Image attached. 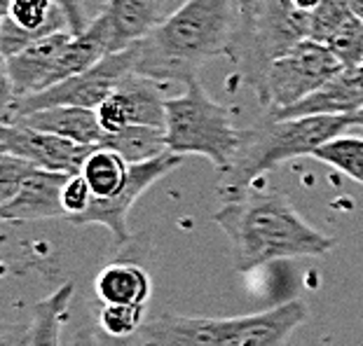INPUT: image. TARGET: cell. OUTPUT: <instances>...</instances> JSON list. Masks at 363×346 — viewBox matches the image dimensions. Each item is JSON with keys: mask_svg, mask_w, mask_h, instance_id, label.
Instances as JSON below:
<instances>
[{"mask_svg": "<svg viewBox=\"0 0 363 346\" xmlns=\"http://www.w3.org/2000/svg\"><path fill=\"white\" fill-rule=\"evenodd\" d=\"M213 220L233 243L235 269L242 274L277 260L316 258L335 248L333 236L310 225L277 190H246L225 199Z\"/></svg>", "mask_w": 363, "mask_h": 346, "instance_id": "obj_1", "label": "cell"}, {"mask_svg": "<svg viewBox=\"0 0 363 346\" xmlns=\"http://www.w3.org/2000/svg\"><path fill=\"white\" fill-rule=\"evenodd\" d=\"M237 17L239 0H185L136 42V73L160 84L195 82L206 61L230 57Z\"/></svg>", "mask_w": 363, "mask_h": 346, "instance_id": "obj_2", "label": "cell"}, {"mask_svg": "<svg viewBox=\"0 0 363 346\" xmlns=\"http://www.w3.org/2000/svg\"><path fill=\"white\" fill-rule=\"evenodd\" d=\"M361 115H310V117L262 120L260 125L244 129L242 150L235 164L220 175V195L233 199L244 195L269 168L289 159L314 155L330 138L361 127Z\"/></svg>", "mask_w": 363, "mask_h": 346, "instance_id": "obj_3", "label": "cell"}, {"mask_svg": "<svg viewBox=\"0 0 363 346\" xmlns=\"http://www.w3.org/2000/svg\"><path fill=\"white\" fill-rule=\"evenodd\" d=\"M307 318L310 309L303 299L230 318L164 313L145 323L141 340L143 346H286Z\"/></svg>", "mask_w": 363, "mask_h": 346, "instance_id": "obj_4", "label": "cell"}, {"mask_svg": "<svg viewBox=\"0 0 363 346\" xmlns=\"http://www.w3.org/2000/svg\"><path fill=\"white\" fill-rule=\"evenodd\" d=\"M321 0H239L230 61L256 91L274 59L310 40L312 14Z\"/></svg>", "mask_w": 363, "mask_h": 346, "instance_id": "obj_5", "label": "cell"}, {"mask_svg": "<svg viewBox=\"0 0 363 346\" xmlns=\"http://www.w3.org/2000/svg\"><path fill=\"white\" fill-rule=\"evenodd\" d=\"M164 129L169 152L206 157L220 175L235 164L244 143V129L235 127L233 110L216 103L199 80L185 84L183 94L167 98Z\"/></svg>", "mask_w": 363, "mask_h": 346, "instance_id": "obj_6", "label": "cell"}, {"mask_svg": "<svg viewBox=\"0 0 363 346\" xmlns=\"http://www.w3.org/2000/svg\"><path fill=\"white\" fill-rule=\"evenodd\" d=\"M342 71L345 66L326 45L303 40L272 61L256 96L269 113L284 110L305 101Z\"/></svg>", "mask_w": 363, "mask_h": 346, "instance_id": "obj_7", "label": "cell"}, {"mask_svg": "<svg viewBox=\"0 0 363 346\" xmlns=\"http://www.w3.org/2000/svg\"><path fill=\"white\" fill-rule=\"evenodd\" d=\"M134 71H136V45L129 50L108 54L94 68L75 75V78H68L45 91L19 98V101H12L10 105L3 108V122H12L17 117H24L28 113L45 110V108H59V105L96 110L113 94V89Z\"/></svg>", "mask_w": 363, "mask_h": 346, "instance_id": "obj_8", "label": "cell"}, {"mask_svg": "<svg viewBox=\"0 0 363 346\" xmlns=\"http://www.w3.org/2000/svg\"><path fill=\"white\" fill-rule=\"evenodd\" d=\"M183 164V155L176 152H167L157 159L143 161V164H131L129 166V178L125 183L118 195L108 197V199H91L89 209L71 218L73 225H104L111 232L113 241L122 246L131 239L129 225H127V215L131 211V206L138 202V197L145 190H150L157 180H162L164 175H169L174 168H179Z\"/></svg>", "mask_w": 363, "mask_h": 346, "instance_id": "obj_9", "label": "cell"}, {"mask_svg": "<svg viewBox=\"0 0 363 346\" xmlns=\"http://www.w3.org/2000/svg\"><path fill=\"white\" fill-rule=\"evenodd\" d=\"M91 152L94 145H82L64 136L45 134L21 125H3L0 129V155L26 159L45 171L75 175L82 171Z\"/></svg>", "mask_w": 363, "mask_h": 346, "instance_id": "obj_10", "label": "cell"}, {"mask_svg": "<svg viewBox=\"0 0 363 346\" xmlns=\"http://www.w3.org/2000/svg\"><path fill=\"white\" fill-rule=\"evenodd\" d=\"M99 122L106 134L120 132L127 127H164L167 125V98L160 82L141 73H129L113 94L96 108Z\"/></svg>", "mask_w": 363, "mask_h": 346, "instance_id": "obj_11", "label": "cell"}, {"mask_svg": "<svg viewBox=\"0 0 363 346\" xmlns=\"http://www.w3.org/2000/svg\"><path fill=\"white\" fill-rule=\"evenodd\" d=\"M71 30L52 33L43 40L33 42L30 47L21 50L12 57H5V98L3 108L12 101L38 94L52 87L54 71H57L61 52L71 42Z\"/></svg>", "mask_w": 363, "mask_h": 346, "instance_id": "obj_12", "label": "cell"}, {"mask_svg": "<svg viewBox=\"0 0 363 346\" xmlns=\"http://www.w3.org/2000/svg\"><path fill=\"white\" fill-rule=\"evenodd\" d=\"M61 30H71V24L57 0H3V21H0L3 59Z\"/></svg>", "mask_w": 363, "mask_h": 346, "instance_id": "obj_13", "label": "cell"}, {"mask_svg": "<svg viewBox=\"0 0 363 346\" xmlns=\"http://www.w3.org/2000/svg\"><path fill=\"white\" fill-rule=\"evenodd\" d=\"M71 175L33 168L12 199L0 204V218L5 222H33L50 218H66L64 188Z\"/></svg>", "mask_w": 363, "mask_h": 346, "instance_id": "obj_14", "label": "cell"}, {"mask_svg": "<svg viewBox=\"0 0 363 346\" xmlns=\"http://www.w3.org/2000/svg\"><path fill=\"white\" fill-rule=\"evenodd\" d=\"M111 54L134 47L167 19V0H106Z\"/></svg>", "mask_w": 363, "mask_h": 346, "instance_id": "obj_15", "label": "cell"}, {"mask_svg": "<svg viewBox=\"0 0 363 346\" xmlns=\"http://www.w3.org/2000/svg\"><path fill=\"white\" fill-rule=\"evenodd\" d=\"M267 115L277 120L310 117V115H363V71L345 68L305 101Z\"/></svg>", "mask_w": 363, "mask_h": 346, "instance_id": "obj_16", "label": "cell"}, {"mask_svg": "<svg viewBox=\"0 0 363 346\" xmlns=\"http://www.w3.org/2000/svg\"><path fill=\"white\" fill-rule=\"evenodd\" d=\"M3 125H21L38 132L64 136L68 141L82 143V145H101L106 138V129L99 122L96 110L89 108H73V105H59V108H45V110L28 113L24 117H17Z\"/></svg>", "mask_w": 363, "mask_h": 346, "instance_id": "obj_17", "label": "cell"}, {"mask_svg": "<svg viewBox=\"0 0 363 346\" xmlns=\"http://www.w3.org/2000/svg\"><path fill=\"white\" fill-rule=\"evenodd\" d=\"M94 293L104 304L145 306L152 295V281L141 265L111 263L94 279Z\"/></svg>", "mask_w": 363, "mask_h": 346, "instance_id": "obj_18", "label": "cell"}, {"mask_svg": "<svg viewBox=\"0 0 363 346\" xmlns=\"http://www.w3.org/2000/svg\"><path fill=\"white\" fill-rule=\"evenodd\" d=\"M73 299V286L64 283L52 295L40 299L33 306L24 342L19 346H61V328L68 316V306Z\"/></svg>", "mask_w": 363, "mask_h": 346, "instance_id": "obj_19", "label": "cell"}, {"mask_svg": "<svg viewBox=\"0 0 363 346\" xmlns=\"http://www.w3.org/2000/svg\"><path fill=\"white\" fill-rule=\"evenodd\" d=\"M101 148H108L127 161V164H143V161L157 159L169 152L167 129L164 127H127L120 132L106 134Z\"/></svg>", "mask_w": 363, "mask_h": 346, "instance_id": "obj_20", "label": "cell"}, {"mask_svg": "<svg viewBox=\"0 0 363 346\" xmlns=\"http://www.w3.org/2000/svg\"><path fill=\"white\" fill-rule=\"evenodd\" d=\"M129 166L131 164H127L118 152L96 145L94 152L84 161L80 173L87 180L91 195L96 199H108L125 188V183L129 178Z\"/></svg>", "mask_w": 363, "mask_h": 346, "instance_id": "obj_21", "label": "cell"}, {"mask_svg": "<svg viewBox=\"0 0 363 346\" xmlns=\"http://www.w3.org/2000/svg\"><path fill=\"white\" fill-rule=\"evenodd\" d=\"M312 157L337 168L347 178L357 180L359 185H363V138L347 136V134L335 136V138H330L328 143H323Z\"/></svg>", "mask_w": 363, "mask_h": 346, "instance_id": "obj_22", "label": "cell"}, {"mask_svg": "<svg viewBox=\"0 0 363 346\" xmlns=\"http://www.w3.org/2000/svg\"><path fill=\"white\" fill-rule=\"evenodd\" d=\"M357 19L359 17L352 12L347 0H321V5L316 7V12L312 14L310 40L330 47Z\"/></svg>", "mask_w": 363, "mask_h": 346, "instance_id": "obj_23", "label": "cell"}, {"mask_svg": "<svg viewBox=\"0 0 363 346\" xmlns=\"http://www.w3.org/2000/svg\"><path fill=\"white\" fill-rule=\"evenodd\" d=\"M145 318V306L134 304H104L99 311V328L108 337L115 340H127V337L141 333Z\"/></svg>", "mask_w": 363, "mask_h": 346, "instance_id": "obj_24", "label": "cell"}, {"mask_svg": "<svg viewBox=\"0 0 363 346\" xmlns=\"http://www.w3.org/2000/svg\"><path fill=\"white\" fill-rule=\"evenodd\" d=\"M35 164H30L26 159H19L14 155H0V204L14 197V192L19 190L21 180L33 171Z\"/></svg>", "mask_w": 363, "mask_h": 346, "instance_id": "obj_25", "label": "cell"}, {"mask_svg": "<svg viewBox=\"0 0 363 346\" xmlns=\"http://www.w3.org/2000/svg\"><path fill=\"white\" fill-rule=\"evenodd\" d=\"M91 199H94V195H91V190L87 185V180H84L82 173H75L68 178L66 188H64V209H66V218L71 220L75 218V215H80L89 209Z\"/></svg>", "mask_w": 363, "mask_h": 346, "instance_id": "obj_26", "label": "cell"}, {"mask_svg": "<svg viewBox=\"0 0 363 346\" xmlns=\"http://www.w3.org/2000/svg\"><path fill=\"white\" fill-rule=\"evenodd\" d=\"M61 5V10L66 12L68 17V24H71V33L78 35L87 28V17H84V7H82V0H57Z\"/></svg>", "mask_w": 363, "mask_h": 346, "instance_id": "obj_27", "label": "cell"}, {"mask_svg": "<svg viewBox=\"0 0 363 346\" xmlns=\"http://www.w3.org/2000/svg\"><path fill=\"white\" fill-rule=\"evenodd\" d=\"M68 346H101V344H99L96 335L91 333L89 328H82V330H78V333H75L73 342L68 344Z\"/></svg>", "mask_w": 363, "mask_h": 346, "instance_id": "obj_28", "label": "cell"}, {"mask_svg": "<svg viewBox=\"0 0 363 346\" xmlns=\"http://www.w3.org/2000/svg\"><path fill=\"white\" fill-rule=\"evenodd\" d=\"M347 5H350L352 12L363 21V0H347Z\"/></svg>", "mask_w": 363, "mask_h": 346, "instance_id": "obj_29", "label": "cell"}, {"mask_svg": "<svg viewBox=\"0 0 363 346\" xmlns=\"http://www.w3.org/2000/svg\"><path fill=\"white\" fill-rule=\"evenodd\" d=\"M361 127H363V122H361Z\"/></svg>", "mask_w": 363, "mask_h": 346, "instance_id": "obj_30", "label": "cell"}]
</instances>
